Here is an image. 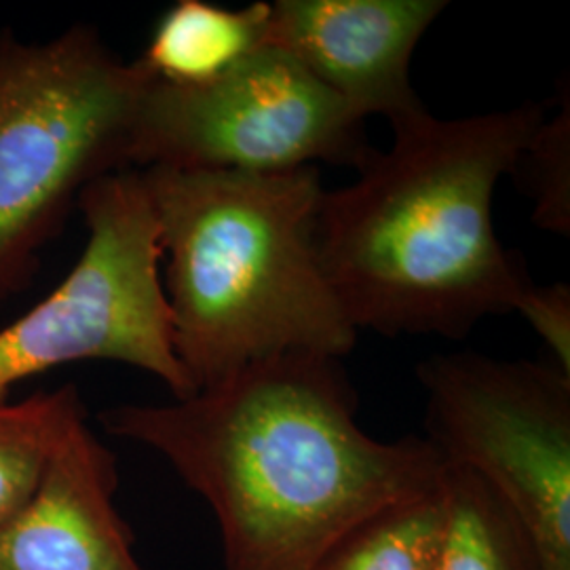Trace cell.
Here are the masks:
<instances>
[{"label": "cell", "instance_id": "3", "mask_svg": "<svg viewBox=\"0 0 570 570\" xmlns=\"http://www.w3.org/2000/svg\"><path fill=\"white\" fill-rule=\"evenodd\" d=\"M174 348L195 389L282 355L357 343L317 249L320 167L237 174L146 167Z\"/></svg>", "mask_w": 570, "mask_h": 570}, {"label": "cell", "instance_id": "10", "mask_svg": "<svg viewBox=\"0 0 570 570\" xmlns=\"http://www.w3.org/2000/svg\"><path fill=\"white\" fill-rule=\"evenodd\" d=\"M271 2L226 9L205 0H178L157 21L138 61L155 81L205 87L266 47Z\"/></svg>", "mask_w": 570, "mask_h": 570}, {"label": "cell", "instance_id": "9", "mask_svg": "<svg viewBox=\"0 0 570 570\" xmlns=\"http://www.w3.org/2000/svg\"><path fill=\"white\" fill-rule=\"evenodd\" d=\"M117 489V459L82 419L32 499L0 524V570H144Z\"/></svg>", "mask_w": 570, "mask_h": 570}, {"label": "cell", "instance_id": "13", "mask_svg": "<svg viewBox=\"0 0 570 570\" xmlns=\"http://www.w3.org/2000/svg\"><path fill=\"white\" fill-rule=\"evenodd\" d=\"M87 419L75 385L0 404V524L32 499L63 438Z\"/></svg>", "mask_w": 570, "mask_h": 570}, {"label": "cell", "instance_id": "7", "mask_svg": "<svg viewBox=\"0 0 570 570\" xmlns=\"http://www.w3.org/2000/svg\"><path fill=\"white\" fill-rule=\"evenodd\" d=\"M419 381L429 444L501 494L543 570H570V374L465 351L423 362Z\"/></svg>", "mask_w": 570, "mask_h": 570}, {"label": "cell", "instance_id": "1", "mask_svg": "<svg viewBox=\"0 0 570 570\" xmlns=\"http://www.w3.org/2000/svg\"><path fill=\"white\" fill-rule=\"evenodd\" d=\"M106 433L155 450L202 494L226 570H308L353 524L433 489L425 438L381 442L357 423L343 360L282 355L164 406L104 410Z\"/></svg>", "mask_w": 570, "mask_h": 570}, {"label": "cell", "instance_id": "2", "mask_svg": "<svg viewBox=\"0 0 570 570\" xmlns=\"http://www.w3.org/2000/svg\"><path fill=\"white\" fill-rule=\"evenodd\" d=\"M546 119L539 104L393 131L338 190H324L317 249L357 332L465 338L489 315L515 311L524 261L499 239L492 204L503 176Z\"/></svg>", "mask_w": 570, "mask_h": 570}, {"label": "cell", "instance_id": "4", "mask_svg": "<svg viewBox=\"0 0 570 570\" xmlns=\"http://www.w3.org/2000/svg\"><path fill=\"white\" fill-rule=\"evenodd\" d=\"M148 81L94 26L49 41L0 30V303L32 285L85 188L131 169Z\"/></svg>", "mask_w": 570, "mask_h": 570}, {"label": "cell", "instance_id": "8", "mask_svg": "<svg viewBox=\"0 0 570 570\" xmlns=\"http://www.w3.org/2000/svg\"><path fill=\"white\" fill-rule=\"evenodd\" d=\"M446 0H275L266 47L292 56L362 119L391 131L429 115L410 66Z\"/></svg>", "mask_w": 570, "mask_h": 570}, {"label": "cell", "instance_id": "11", "mask_svg": "<svg viewBox=\"0 0 570 570\" xmlns=\"http://www.w3.org/2000/svg\"><path fill=\"white\" fill-rule=\"evenodd\" d=\"M442 494L444 529L433 570H543L529 532L484 478L446 463Z\"/></svg>", "mask_w": 570, "mask_h": 570}, {"label": "cell", "instance_id": "6", "mask_svg": "<svg viewBox=\"0 0 570 570\" xmlns=\"http://www.w3.org/2000/svg\"><path fill=\"white\" fill-rule=\"evenodd\" d=\"M379 150L366 119L277 47L205 87L150 77L131 140V169L277 174L317 164L362 171Z\"/></svg>", "mask_w": 570, "mask_h": 570}, {"label": "cell", "instance_id": "14", "mask_svg": "<svg viewBox=\"0 0 570 570\" xmlns=\"http://www.w3.org/2000/svg\"><path fill=\"white\" fill-rule=\"evenodd\" d=\"M511 176L534 202V223L556 235L570 233V106L543 119L518 155Z\"/></svg>", "mask_w": 570, "mask_h": 570}, {"label": "cell", "instance_id": "12", "mask_svg": "<svg viewBox=\"0 0 570 570\" xmlns=\"http://www.w3.org/2000/svg\"><path fill=\"white\" fill-rule=\"evenodd\" d=\"M444 529L442 478L345 530L308 570H433Z\"/></svg>", "mask_w": 570, "mask_h": 570}, {"label": "cell", "instance_id": "15", "mask_svg": "<svg viewBox=\"0 0 570 570\" xmlns=\"http://www.w3.org/2000/svg\"><path fill=\"white\" fill-rule=\"evenodd\" d=\"M553 355V364L570 374V287L564 282L530 285L515 306Z\"/></svg>", "mask_w": 570, "mask_h": 570}, {"label": "cell", "instance_id": "5", "mask_svg": "<svg viewBox=\"0 0 570 570\" xmlns=\"http://www.w3.org/2000/svg\"><path fill=\"white\" fill-rule=\"evenodd\" d=\"M87 244L61 284L0 330V404L53 367L102 360L157 376L184 400L195 393L174 348L164 247L142 174L89 184L79 199Z\"/></svg>", "mask_w": 570, "mask_h": 570}]
</instances>
